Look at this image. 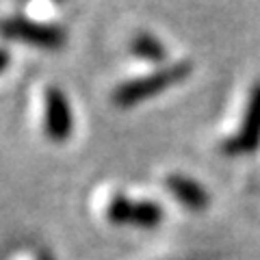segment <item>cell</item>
<instances>
[{
	"mask_svg": "<svg viewBox=\"0 0 260 260\" xmlns=\"http://www.w3.org/2000/svg\"><path fill=\"white\" fill-rule=\"evenodd\" d=\"M130 210H133V200H128L126 195H115V198L109 202L107 217L111 223H128Z\"/></svg>",
	"mask_w": 260,
	"mask_h": 260,
	"instance_id": "ba28073f",
	"label": "cell"
},
{
	"mask_svg": "<svg viewBox=\"0 0 260 260\" xmlns=\"http://www.w3.org/2000/svg\"><path fill=\"white\" fill-rule=\"evenodd\" d=\"M162 219V208L154 202H133V210H130V221L139 228H154L158 225Z\"/></svg>",
	"mask_w": 260,
	"mask_h": 260,
	"instance_id": "8992f818",
	"label": "cell"
},
{
	"mask_svg": "<svg viewBox=\"0 0 260 260\" xmlns=\"http://www.w3.org/2000/svg\"><path fill=\"white\" fill-rule=\"evenodd\" d=\"M167 186H169V191H172V195H176V200L182 202L186 208L202 210L208 204V193L195 180H191V178H186V176H180V174L169 176Z\"/></svg>",
	"mask_w": 260,
	"mask_h": 260,
	"instance_id": "5b68a950",
	"label": "cell"
},
{
	"mask_svg": "<svg viewBox=\"0 0 260 260\" xmlns=\"http://www.w3.org/2000/svg\"><path fill=\"white\" fill-rule=\"evenodd\" d=\"M44 128L50 141H65L74 130V115L68 98L59 87L46 89V107H44Z\"/></svg>",
	"mask_w": 260,
	"mask_h": 260,
	"instance_id": "3957f363",
	"label": "cell"
},
{
	"mask_svg": "<svg viewBox=\"0 0 260 260\" xmlns=\"http://www.w3.org/2000/svg\"><path fill=\"white\" fill-rule=\"evenodd\" d=\"M260 145V83L254 87L249 95V104L243 117L241 130L223 145V152L228 154H247L254 152Z\"/></svg>",
	"mask_w": 260,
	"mask_h": 260,
	"instance_id": "277c9868",
	"label": "cell"
},
{
	"mask_svg": "<svg viewBox=\"0 0 260 260\" xmlns=\"http://www.w3.org/2000/svg\"><path fill=\"white\" fill-rule=\"evenodd\" d=\"M135 56H141L145 61H162L165 59V46H162L156 37L148 35V32H141V35L135 37L133 46H130Z\"/></svg>",
	"mask_w": 260,
	"mask_h": 260,
	"instance_id": "52a82bcc",
	"label": "cell"
},
{
	"mask_svg": "<svg viewBox=\"0 0 260 260\" xmlns=\"http://www.w3.org/2000/svg\"><path fill=\"white\" fill-rule=\"evenodd\" d=\"M7 65H9V54H7L5 50H0V72H3Z\"/></svg>",
	"mask_w": 260,
	"mask_h": 260,
	"instance_id": "9c48e42d",
	"label": "cell"
},
{
	"mask_svg": "<svg viewBox=\"0 0 260 260\" xmlns=\"http://www.w3.org/2000/svg\"><path fill=\"white\" fill-rule=\"evenodd\" d=\"M189 74H191L189 63L167 65V68L152 72V74H148V76H141V78H135V80H128V83L119 85L115 89V93H113V102H115L117 107H124V109L135 107L137 102H143L152 95L162 93L172 85L184 80Z\"/></svg>",
	"mask_w": 260,
	"mask_h": 260,
	"instance_id": "6da1fadb",
	"label": "cell"
},
{
	"mask_svg": "<svg viewBox=\"0 0 260 260\" xmlns=\"http://www.w3.org/2000/svg\"><path fill=\"white\" fill-rule=\"evenodd\" d=\"M0 30L9 39H18V42L39 48H59L65 44V32L59 26L39 24L26 18H11L0 22Z\"/></svg>",
	"mask_w": 260,
	"mask_h": 260,
	"instance_id": "7a4b0ae2",
	"label": "cell"
}]
</instances>
